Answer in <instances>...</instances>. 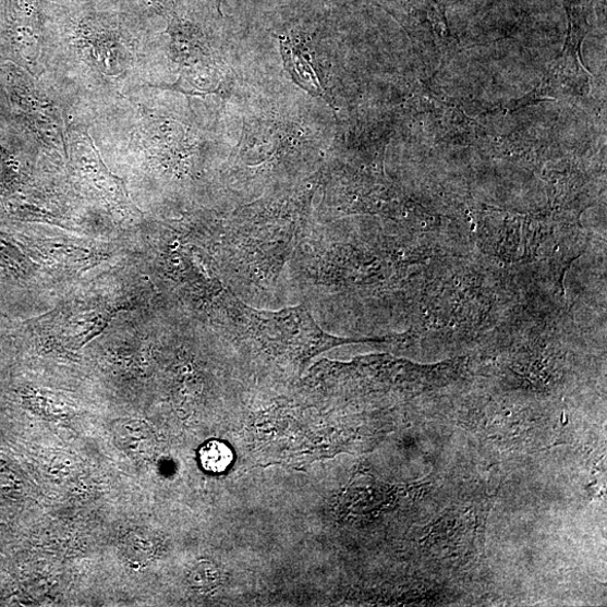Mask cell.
Returning <instances> with one entry per match:
<instances>
[{"label": "cell", "mask_w": 607, "mask_h": 607, "mask_svg": "<svg viewBox=\"0 0 607 607\" xmlns=\"http://www.w3.org/2000/svg\"><path fill=\"white\" fill-rule=\"evenodd\" d=\"M202 468L211 474H222L231 466L233 452L231 448L218 440L209 441L199 451Z\"/></svg>", "instance_id": "cell-3"}, {"label": "cell", "mask_w": 607, "mask_h": 607, "mask_svg": "<svg viewBox=\"0 0 607 607\" xmlns=\"http://www.w3.org/2000/svg\"><path fill=\"white\" fill-rule=\"evenodd\" d=\"M233 333L263 344L281 345L301 352H315L354 342L339 339L320 329L305 306L278 312L258 311L222 291Z\"/></svg>", "instance_id": "cell-1"}, {"label": "cell", "mask_w": 607, "mask_h": 607, "mask_svg": "<svg viewBox=\"0 0 607 607\" xmlns=\"http://www.w3.org/2000/svg\"><path fill=\"white\" fill-rule=\"evenodd\" d=\"M278 39L280 40L284 66L293 75L296 84L305 88L312 95L323 96L331 102L324 84L320 83L314 70V65L309 60L311 57L305 56L303 49L293 41L281 37H278Z\"/></svg>", "instance_id": "cell-2"}, {"label": "cell", "mask_w": 607, "mask_h": 607, "mask_svg": "<svg viewBox=\"0 0 607 607\" xmlns=\"http://www.w3.org/2000/svg\"><path fill=\"white\" fill-rule=\"evenodd\" d=\"M120 438L126 449L132 451L142 450V425L131 424L125 430H121Z\"/></svg>", "instance_id": "cell-4"}]
</instances>
